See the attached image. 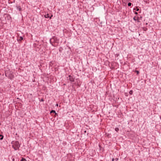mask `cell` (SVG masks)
<instances>
[{"label":"cell","instance_id":"cell-1","mask_svg":"<svg viewBox=\"0 0 161 161\" xmlns=\"http://www.w3.org/2000/svg\"><path fill=\"white\" fill-rule=\"evenodd\" d=\"M5 76L8 79L11 80H13L15 78L14 74V72L11 70L9 69L5 71Z\"/></svg>","mask_w":161,"mask_h":161},{"label":"cell","instance_id":"cell-2","mask_svg":"<svg viewBox=\"0 0 161 161\" xmlns=\"http://www.w3.org/2000/svg\"><path fill=\"white\" fill-rule=\"evenodd\" d=\"M11 144H12V148L15 150H19L20 147V144L18 141H12L11 142Z\"/></svg>","mask_w":161,"mask_h":161},{"label":"cell","instance_id":"cell-3","mask_svg":"<svg viewBox=\"0 0 161 161\" xmlns=\"http://www.w3.org/2000/svg\"><path fill=\"white\" fill-rule=\"evenodd\" d=\"M134 9V12H135V13L137 14V12H139L140 11V8L139 7H135Z\"/></svg>","mask_w":161,"mask_h":161},{"label":"cell","instance_id":"cell-4","mask_svg":"<svg viewBox=\"0 0 161 161\" xmlns=\"http://www.w3.org/2000/svg\"><path fill=\"white\" fill-rule=\"evenodd\" d=\"M70 80L71 81H74V79L73 78H72V77H71V76H70Z\"/></svg>","mask_w":161,"mask_h":161},{"label":"cell","instance_id":"cell-5","mask_svg":"<svg viewBox=\"0 0 161 161\" xmlns=\"http://www.w3.org/2000/svg\"><path fill=\"white\" fill-rule=\"evenodd\" d=\"M115 130L117 131H118V130H119V129H118V128H117L115 129Z\"/></svg>","mask_w":161,"mask_h":161},{"label":"cell","instance_id":"cell-6","mask_svg":"<svg viewBox=\"0 0 161 161\" xmlns=\"http://www.w3.org/2000/svg\"><path fill=\"white\" fill-rule=\"evenodd\" d=\"M131 3H129L128 4V6H131Z\"/></svg>","mask_w":161,"mask_h":161}]
</instances>
